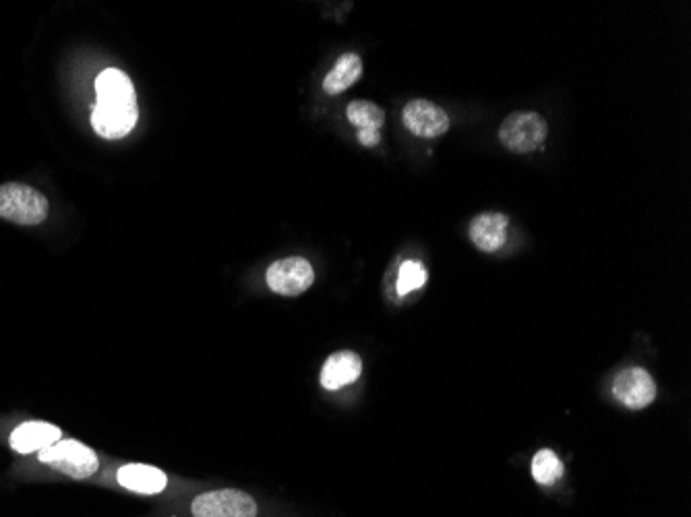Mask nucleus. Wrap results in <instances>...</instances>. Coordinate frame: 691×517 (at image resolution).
<instances>
[{
  "label": "nucleus",
  "instance_id": "1",
  "mask_svg": "<svg viewBox=\"0 0 691 517\" xmlns=\"http://www.w3.org/2000/svg\"><path fill=\"white\" fill-rule=\"evenodd\" d=\"M98 104L92 110V127L104 139L129 135L139 118L137 94L127 73L106 69L96 79Z\"/></svg>",
  "mask_w": 691,
  "mask_h": 517
},
{
  "label": "nucleus",
  "instance_id": "2",
  "mask_svg": "<svg viewBox=\"0 0 691 517\" xmlns=\"http://www.w3.org/2000/svg\"><path fill=\"white\" fill-rule=\"evenodd\" d=\"M50 214L48 199L21 182L0 185V218L19 226H38Z\"/></svg>",
  "mask_w": 691,
  "mask_h": 517
},
{
  "label": "nucleus",
  "instance_id": "3",
  "mask_svg": "<svg viewBox=\"0 0 691 517\" xmlns=\"http://www.w3.org/2000/svg\"><path fill=\"white\" fill-rule=\"evenodd\" d=\"M38 458L42 464H48L50 468L63 472L71 478L83 480L92 476L100 462L94 449H89L87 445L75 441V439H60L54 445L42 449L38 453Z\"/></svg>",
  "mask_w": 691,
  "mask_h": 517
},
{
  "label": "nucleus",
  "instance_id": "4",
  "mask_svg": "<svg viewBox=\"0 0 691 517\" xmlns=\"http://www.w3.org/2000/svg\"><path fill=\"white\" fill-rule=\"evenodd\" d=\"M549 135L547 120L536 112L509 114L499 129V141L514 154H532L540 149Z\"/></svg>",
  "mask_w": 691,
  "mask_h": 517
},
{
  "label": "nucleus",
  "instance_id": "5",
  "mask_svg": "<svg viewBox=\"0 0 691 517\" xmlns=\"http://www.w3.org/2000/svg\"><path fill=\"white\" fill-rule=\"evenodd\" d=\"M267 286L282 296H298L307 292L315 282V269L303 257H286L267 267Z\"/></svg>",
  "mask_w": 691,
  "mask_h": 517
},
{
  "label": "nucleus",
  "instance_id": "6",
  "mask_svg": "<svg viewBox=\"0 0 691 517\" xmlns=\"http://www.w3.org/2000/svg\"><path fill=\"white\" fill-rule=\"evenodd\" d=\"M193 515L195 517H255L257 503L251 495L236 491V489H222L199 495L193 501Z\"/></svg>",
  "mask_w": 691,
  "mask_h": 517
},
{
  "label": "nucleus",
  "instance_id": "7",
  "mask_svg": "<svg viewBox=\"0 0 691 517\" xmlns=\"http://www.w3.org/2000/svg\"><path fill=\"white\" fill-rule=\"evenodd\" d=\"M404 127L423 139H437L449 131V116L429 100H412L402 112Z\"/></svg>",
  "mask_w": 691,
  "mask_h": 517
},
{
  "label": "nucleus",
  "instance_id": "8",
  "mask_svg": "<svg viewBox=\"0 0 691 517\" xmlns=\"http://www.w3.org/2000/svg\"><path fill=\"white\" fill-rule=\"evenodd\" d=\"M613 395L629 410H644L656 398V385L644 369H625L615 377Z\"/></svg>",
  "mask_w": 691,
  "mask_h": 517
},
{
  "label": "nucleus",
  "instance_id": "9",
  "mask_svg": "<svg viewBox=\"0 0 691 517\" xmlns=\"http://www.w3.org/2000/svg\"><path fill=\"white\" fill-rule=\"evenodd\" d=\"M346 118L358 129V141L365 147H375L381 141V127L385 123V112L381 106L367 102V100H354L346 108Z\"/></svg>",
  "mask_w": 691,
  "mask_h": 517
},
{
  "label": "nucleus",
  "instance_id": "10",
  "mask_svg": "<svg viewBox=\"0 0 691 517\" xmlns=\"http://www.w3.org/2000/svg\"><path fill=\"white\" fill-rule=\"evenodd\" d=\"M507 228L509 220L497 211H489V214H480L470 224V240L474 247L483 253H497L503 249L507 240Z\"/></svg>",
  "mask_w": 691,
  "mask_h": 517
},
{
  "label": "nucleus",
  "instance_id": "11",
  "mask_svg": "<svg viewBox=\"0 0 691 517\" xmlns=\"http://www.w3.org/2000/svg\"><path fill=\"white\" fill-rule=\"evenodd\" d=\"M360 373H363V360L350 350H342L325 360L321 369V385L327 391H336L354 383Z\"/></svg>",
  "mask_w": 691,
  "mask_h": 517
},
{
  "label": "nucleus",
  "instance_id": "12",
  "mask_svg": "<svg viewBox=\"0 0 691 517\" xmlns=\"http://www.w3.org/2000/svg\"><path fill=\"white\" fill-rule=\"evenodd\" d=\"M60 429L50 422H23L11 435V447L17 453H34L42 451L56 441H60Z\"/></svg>",
  "mask_w": 691,
  "mask_h": 517
},
{
  "label": "nucleus",
  "instance_id": "13",
  "mask_svg": "<svg viewBox=\"0 0 691 517\" xmlns=\"http://www.w3.org/2000/svg\"><path fill=\"white\" fill-rule=\"evenodd\" d=\"M118 482L141 495H158L166 489L168 478L162 470L145 464H127L118 470Z\"/></svg>",
  "mask_w": 691,
  "mask_h": 517
},
{
  "label": "nucleus",
  "instance_id": "14",
  "mask_svg": "<svg viewBox=\"0 0 691 517\" xmlns=\"http://www.w3.org/2000/svg\"><path fill=\"white\" fill-rule=\"evenodd\" d=\"M360 75H363V60H360V56L352 52L342 54L334 69L325 75L323 91L329 96H338L352 87L360 79Z\"/></svg>",
  "mask_w": 691,
  "mask_h": 517
},
{
  "label": "nucleus",
  "instance_id": "15",
  "mask_svg": "<svg viewBox=\"0 0 691 517\" xmlns=\"http://www.w3.org/2000/svg\"><path fill=\"white\" fill-rule=\"evenodd\" d=\"M565 474L563 462L557 458V453L551 449H540L534 460H532V478L543 484V486H551L555 482H559Z\"/></svg>",
  "mask_w": 691,
  "mask_h": 517
},
{
  "label": "nucleus",
  "instance_id": "16",
  "mask_svg": "<svg viewBox=\"0 0 691 517\" xmlns=\"http://www.w3.org/2000/svg\"><path fill=\"white\" fill-rule=\"evenodd\" d=\"M429 280V273L425 269V265L420 263V261H414V259H408L400 265V271H398V280H396V290H398V296H406L414 290H420Z\"/></svg>",
  "mask_w": 691,
  "mask_h": 517
}]
</instances>
